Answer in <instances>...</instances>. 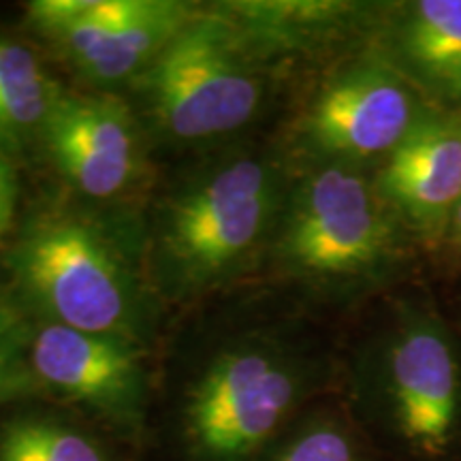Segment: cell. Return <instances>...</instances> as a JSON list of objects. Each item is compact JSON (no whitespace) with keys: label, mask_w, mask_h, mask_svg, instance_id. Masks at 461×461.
<instances>
[{"label":"cell","mask_w":461,"mask_h":461,"mask_svg":"<svg viewBox=\"0 0 461 461\" xmlns=\"http://www.w3.org/2000/svg\"><path fill=\"white\" fill-rule=\"evenodd\" d=\"M411 230L350 165H330L299 184L278 252L299 278L325 286L376 285L408 261Z\"/></svg>","instance_id":"1"},{"label":"cell","mask_w":461,"mask_h":461,"mask_svg":"<svg viewBox=\"0 0 461 461\" xmlns=\"http://www.w3.org/2000/svg\"><path fill=\"white\" fill-rule=\"evenodd\" d=\"M372 389L384 429L414 461L461 455V339L428 299L391 312L372 361Z\"/></svg>","instance_id":"2"},{"label":"cell","mask_w":461,"mask_h":461,"mask_svg":"<svg viewBox=\"0 0 461 461\" xmlns=\"http://www.w3.org/2000/svg\"><path fill=\"white\" fill-rule=\"evenodd\" d=\"M146 90L165 129L182 140L240 129L261 103V82L233 28L216 17L184 26L148 67Z\"/></svg>","instance_id":"3"},{"label":"cell","mask_w":461,"mask_h":461,"mask_svg":"<svg viewBox=\"0 0 461 461\" xmlns=\"http://www.w3.org/2000/svg\"><path fill=\"white\" fill-rule=\"evenodd\" d=\"M17 269L58 325L124 338L132 319L131 276L92 224L71 216L37 222L17 250Z\"/></svg>","instance_id":"4"},{"label":"cell","mask_w":461,"mask_h":461,"mask_svg":"<svg viewBox=\"0 0 461 461\" xmlns=\"http://www.w3.org/2000/svg\"><path fill=\"white\" fill-rule=\"evenodd\" d=\"M303 384L295 363L269 350L222 355L190 397V431L212 457H246L280 428Z\"/></svg>","instance_id":"5"},{"label":"cell","mask_w":461,"mask_h":461,"mask_svg":"<svg viewBox=\"0 0 461 461\" xmlns=\"http://www.w3.org/2000/svg\"><path fill=\"white\" fill-rule=\"evenodd\" d=\"M276 203L274 171L252 158L235 160L177 201L167 250L190 278L216 276L257 244Z\"/></svg>","instance_id":"6"},{"label":"cell","mask_w":461,"mask_h":461,"mask_svg":"<svg viewBox=\"0 0 461 461\" xmlns=\"http://www.w3.org/2000/svg\"><path fill=\"white\" fill-rule=\"evenodd\" d=\"M428 109L393 65L370 60L346 68L319 92L305 132L321 154L342 165L387 158Z\"/></svg>","instance_id":"7"},{"label":"cell","mask_w":461,"mask_h":461,"mask_svg":"<svg viewBox=\"0 0 461 461\" xmlns=\"http://www.w3.org/2000/svg\"><path fill=\"white\" fill-rule=\"evenodd\" d=\"M374 186L423 244H440L461 201V109L429 107L384 158Z\"/></svg>","instance_id":"8"},{"label":"cell","mask_w":461,"mask_h":461,"mask_svg":"<svg viewBox=\"0 0 461 461\" xmlns=\"http://www.w3.org/2000/svg\"><path fill=\"white\" fill-rule=\"evenodd\" d=\"M62 173L90 197H112L129 184L137 141L126 107L107 96H58L43 126Z\"/></svg>","instance_id":"9"},{"label":"cell","mask_w":461,"mask_h":461,"mask_svg":"<svg viewBox=\"0 0 461 461\" xmlns=\"http://www.w3.org/2000/svg\"><path fill=\"white\" fill-rule=\"evenodd\" d=\"M34 372L51 387L115 417L140 403L141 363L126 338L48 325L32 339Z\"/></svg>","instance_id":"10"},{"label":"cell","mask_w":461,"mask_h":461,"mask_svg":"<svg viewBox=\"0 0 461 461\" xmlns=\"http://www.w3.org/2000/svg\"><path fill=\"white\" fill-rule=\"evenodd\" d=\"M393 65L425 99L461 109V0H417L395 26Z\"/></svg>","instance_id":"11"},{"label":"cell","mask_w":461,"mask_h":461,"mask_svg":"<svg viewBox=\"0 0 461 461\" xmlns=\"http://www.w3.org/2000/svg\"><path fill=\"white\" fill-rule=\"evenodd\" d=\"M96 48L82 71L96 82H118L152 65L193 17L180 3L105 0Z\"/></svg>","instance_id":"12"},{"label":"cell","mask_w":461,"mask_h":461,"mask_svg":"<svg viewBox=\"0 0 461 461\" xmlns=\"http://www.w3.org/2000/svg\"><path fill=\"white\" fill-rule=\"evenodd\" d=\"M58 96L32 51L0 39V148H15L43 131Z\"/></svg>","instance_id":"13"},{"label":"cell","mask_w":461,"mask_h":461,"mask_svg":"<svg viewBox=\"0 0 461 461\" xmlns=\"http://www.w3.org/2000/svg\"><path fill=\"white\" fill-rule=\"evenodd\" d=\"M0 461H105L99 448L77 431L48 423L20 420L0 438Z\"/></svg>","instance_id":"14"},{"label":"cell","mask_w":461,"mask_h":461,"mask_svg":"<svg viewBox=\"0 0 461 461\" xmlns=\"http://www.w3.org/2000/svg\"><path fill=\"white\" fill-rule=\"evenodd\" d=\"M276 461H359L348 431L336 423H316L303 429Z\"/></svg>","instance_id":"15"},{"label":"cell","mask_w":461,"mask_h":461,"mask_svg":"<svg viewBox=\"0 0 461 461\" xmlns=\"http://www.w3.org/2000/svg\"><path fill=\"white\" fill-rule=\"evenodd\" d=\"M24 348V330L14 314L0 310V397L17 384Z\"/></svg>","instance_id":"16"},{"label":"cell","mask_w":461,"mask_h":461,"mask_svg":"<svg viewBox=\"0 0 461 461\" xmlns=\"http://www.w3.org/2000/svg\"><path fill=\"white\" fill-rule=\"evenodd\" d=\"M17 199V180L11 165L5 158H0V233L9 227L14 218Z\"/></svg>","instance_id":"17"},{"label":"cell","mask_w":461,"mask_h":461,"mask_svg":"<svg viewBox=\"0 0 461 461\" xmlns=\"http://www.w3.org/2000/svg\"><path fill=\"white\" fill-rule=\"evenodd\" d=\"M440 246L448 248V252H451L453 257L461 258V201L453 210L451 221H448V224H447L445 238H442Z\"/></svg>","instance_id":"18"}]
</instances>
